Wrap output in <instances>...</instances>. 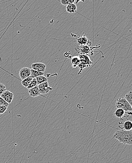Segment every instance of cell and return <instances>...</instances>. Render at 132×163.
<instances>
[{"label":"cell","instance_id":"24","mask_svg":"<svg viewBox=\"0 0 132 163\" xmlns=\"http://www.w3.org/2000/svg\"><path fill=\"white\" fill-rule=\"evenodd\" d=\"M80 2H85V0H76V3L77 4Z\"/></svg>","mask_w":132,"mask_h":163},{"label":"cell","instance_id":"9","mask_svg":"<svg viewBox=\"0 0 132 163\" xmlns=\"http://www.w3.org/2000/svg\"><path fill=\"white\" fill-rule=\"evenodd\" d=\"M77 42L80 46H90L91 45V42L85 36H80L77 38Z\"/></svg>","mask_w":132,"mask_h":163},{"label":"cell","instance_id":"10","mask_svg":"<svg viewBox=\"0 0 132 163\" xmlns=\"http://www.w3.org/2000/svg\"><path fill=\"white\" fill-rule=\"evenodd\" d=\"M28 93H29L30 96L32 97H37L38 96L42 95L39 93V90H38L37 86L32 88V89H29Z\"/></svg>","mask_w":132,"mask_h":163},{"label":"cell","instance_id":"6","mask_svg":"<svg viewBox=\"0 0 132 163\" xmlns=\"http://www.w3.org/2000/svg\"><path fill=\"white\" fill-rule=\"evenodd\" d=\"M1 97H2L8 103L10 104L11 103L13 99L14 94L12 92L6 90L2 94Z\"/></svg>","mask_w":132,"mask_h":163},{"label":"cell","instance_id":"22","mask_svg":"<svg viewBox=\"0 0 132 163\" xmlns=\"http://www.w3.org/2000/svg\"><path fill=\"white\" fill-rule=\"evenodd\" d=\"M0 105L6 106L8 107L9 105V104L2 97H1V96H0Z\"/></svg>","mask_w":132,"mask_h":163},{"label":"cell","instance_id":"20","mask_svg":"<svg viewBox=\"0 0 132 163\" xmlns=\"http://www.w3.org/2000/svg\"><path fill=\"white\" fill-rule=\"evenodd\" d=\"M76 0H60L61 4L64 6H67L68 4L74 3Z\"/></svg>","mask_w":132,"mask_h":163},{"label":"cell","instance_id":"12","mask_svg":"<svg viewBox=\"0 0 132 163\" xmlns=\"http://www.w3.org/2000/svg\"><path fill=\"white\" fill-rule=\"evenodd\" d=\"M66 11L69 13L72 14L76 12L77 11V6L74 3L68 4L66 7Z\"/></svg>","mask_w":132,"mask_h":163},{"label":"cell","instance_id":"3","mask_svg":"<svg viewBox=\"0 0 132 163\" xmlns=\"http://www.w3.org/2000/svg\"><path fill=\"white\" fill-rule=\"evenodd\" d=\"M115 107L117 108H122L125 112H131L132 110V105L126 101L124 97L117 99Z\"/></svg>","mask_w":132,"mask_h":163},{"label":"cell","instance_id":"21","mask_svg":"<svg viewBox=\"0 0 132 163\" xmlns=\"http://www.w3.org/2000/svg\"><path fill=\"white\" fill-rule=\"evenodd\" d=\"M8 109V107L4 105H0V115L3 114Z\"/></svg>","mask_w":132,"mask_h":163},{"label":"cell","instance_id":"7","mask_svg":"<svg viewBox=\"0 0 132 163\" xmlns=\"http://www.w3.org/2000/svg\"><path fill=\"white\" fill-rule=\"evenodd\" d=\"M31 69L26 68V67L22 68V69L20 70L19 73V75L21 80H24L25 78L31 76Z\"/></svg>","mask_w":132,"mask_h":163},{"label":"cell","instance_id":"2","mask_svg":"<svg viewBox=\"0 0 132 163\" xmlns=\"http://www.w3.org/2000/svg\"><path fill=\"white\" fill-rule=\"evenodd\" d=\"M79 57L80 60V63L78 66L80 70V72L78 73V74H79L81 72L83 69L90 67L93 63H92V61L90 60L89 55L80 54L79 55Z\"/></svg>","mask_w":132,"mask_h":163},{"label":"cell","instance_id":"8","mask_svg":"<svg viewBox=\"0 0 132 163\" xmlns=\"http://www.w3.org/2000/svg\"><path fill=\"white\" fill-rule=\"evenodd\" d=\"M32 70L41 72H45L46 70V65L43 63H34L31 65Z\"/></svg>","mask_w":132,"mask_h":163},{"label":"cell","instance_id":"23","mask_svg":"<svg viewBox=\"0 0 132 163\" xmlns=\"http://www.w3.org/2000/svg\"><path fill=\"white\" fill-rule=\"evenodd\" d=\"M6 90V87L5 85L0 83V96Z\"/></svg>","mask_w":132,"mask_h":163},{"label":"cell","instance_id":"18","mask_svg":"<svg viewBox=\"0 0 132 163\" xmlns=\"http://www.w3.org/2000/svg\"><path fill=\"white\" fill-rule=\"evenodd\" d=\"M125 98L126 99V101L130 104L131 105H132V92L130 91L128 92L125 97Z\"/></svg>","mask_w":132,"mask_h":163},{"label":"cell","instance_id":"15","mask_svg":"<svg viewBox=\"0 0 132 163\" xmlns=\"http://www.w3.org/2000/svg\"><path fill=\"white\" fill-rule=\"evenodd\" d=\"M33 77L32 76H29V77H27V78H25L24 80H22L21 81V84L24 87H26L27 88L28 86H29V84L31 82V81L33 79Z\"/></svg>","mask_w":132,"mask_h":163},{"label":"cell","instance_id":"11","mask_svg":"<svg viewBox=\"0 0 132 163\" xmlns=\"http://www.w3.org/2000/svg\"><path fill=\"white\" fill-rule=\"evenodd\" d=\"M71 62L72 63V68L74 69L77 68L80 63V60L79 56H74L72 57L71 59Z\"/></svg>","mask_w":132,"mask_h":163},{"label":"cell","instance_id":"17","mask_svg":"<svg viewBox=\"0 0 132 163\" xmlns=\"http://www.w3.org/2000/svg\"><path fill=\"white\" fill-rule=\"evenodd\" d=\"M31 75L33 78H36V77H38V76H41V75H44V73L34 70H32V69H31Z\"/></svg>","mask_w":132,"mask_h":163},{"label":"cell","instance_id":"16","mask_svg":"<svg viewBox=\"0 0 132 163\" xmlns=\"http://www.w3.org/2000/svg\"><path fill=\"white\" fill-rule=\"evenodd\" d=\"M36 79L37 82V85L41 84L44 83L46 82L47 81V79L46 77L44 75L38 76V77L35 78Z\"/></svg>","mask_w":132,"mask_h":163},{"label":"cell","instance_id":"1","mask_svg":"<svg viewBox=\"0 0 132 163\" xmlns=\"http://www.w3.org/2000/svg\"><path fill=\"white\" fill-rule=\"evenodd\" d=\"M113 138L123 144L132 145V130L125 131L121 129L116 131L113 135Z\"/></svg>","mask_w":132,"mask_h":163},{"label":"cell","instance_id":"14","mask_svg":"<svg viewBox=\"0 0 132 163\" xmlns=\"http://www.w3.org/2000/svg\"><path fill=\"white\" fill-rule=\"evenodd\" d=\"M125 113V111L122 108H117V109L115 110V112H114V115H115V117H117L122 119L123 117H124Z\"/></svg>","mask_w":132,"mask_h":163},{"label":"cell","instance_id":"4","mask_svg":"<svg viewBox=\"0 0 132 163\" xmlns=\"http://www.w3.org/2000/svg\"><path fill=\"white\" fill-rule=\"evenodd\" d=\"M37 86L39 90V93L41 95L48 93L49 92L53 90V88L49 86L48 81L37 85Z\"/></svg>","mask_w":132,"mask_h":163},{"label":"cell","instance_id":"13","mask_svg":"<svg viewBox=\"0 0 132 163\" xmlns=\"http://www.w3.org/2000/svg\"><path fill=\"white\" fill-rule=\"evenodd\" d=\"M122 124L121 129L125 131H130L132 129V122L130 120L125 121Z\"/></svg>","mask_w":132,"mask_h":163},{"label":"cell","instance_id":"19","mask_svg":"<svg viewBox=\"0 0 132 163\" xmlns=\"http://www.w3.org/2000/svg\"><path fill=\"white\" fill-rule=\"evenodd\" d=\"M37 82L36 79L35 78H33L32 81H31V82L30 83L29 86L27 87V88L29 90V89H32V88L36 87V86H37Z\"/></svg>","mask_w":132,"mask_h":163},{"label":"cell","instance_id":"5","mask_svg":"<svg viewBox=\"0 0 132 163\" xmlns=\"http://www.w3.org/2000/svg\"><path fill=\"white\" fill-rule=\"evenodd\" d=\"M94 48H95V47H90V46L86 45V46H80L77 47L76 48L78 49V50H77L80 52V54L89 55L90 54L92 55L91 52H93V49Z\"/></svg>","mask_w":132,"mask_h":163}]
</instances>
